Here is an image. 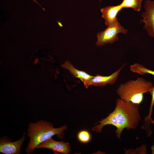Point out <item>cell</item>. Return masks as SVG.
<instances>
[{"instance_id": "5b68a950", "label": "cell", "mask_w": 154, "mask_h": 154, "mask_svg": "<svg viewBox=\"0 0 154 154\" xmlns=\"http://www.w3.org/2000/svg\"><path fill=\"white\" fill-rule=\"evenodd\" d=\"M143 7L145 11L141 15L143 18L141 21L145 23L143 28L147 30L149 35L154 37V1H145Z\"/></svg>"}, {"instance_id": "e0dca14e", "label": "cell", "mask_w": 154, "mask_h": 154, "mask_svg": "<svg viewBox=\"0 0 154 154\" xmlns=\"http://www.w3.org/2000/svg\"><path fill=\"white\" fill-rule=\"evenodd\" d=\"M151 123L154 124V120L153 119L151 118Z\"/></svg>"}, {"instance_id": "8fae6325", "label": "cell", "mask_w": 154, "mask_h": 154, "mask_svg": "<svg viewBox=\"0 0 154 154\" xmlns=\"http://www.w3.org/2000/svg\"><path fill=\"white\" fill-rule=\"evenodd\" d=\"M149 92L151 96V101L149 109V113L148 115L145 117V122L142 126L145 129L147 130L151 129L150 127L151 120L152 118L151 116L154 105V85H153L151 88Z\"/></svg>"}, {"instance_id": "7a4b0ae2", "label": "cell", "mask_w": 154, "mask_h": 154, "mask_svg": "<svg viewBox=\"0 0 154 154\" xmlns=\"http://www.w3.org/2000/svg\"><path fill=\"white\" fill-rule=\"evenodd\" d=\"M67 128V126L66 125L55 128L50 122L42 120L36 123H30L28 125L27 134L30 140L26 148V152L27 154L32 153L39 144L54 135H57L59 139L63 138L64 131Z\"/></svg>"}, {"instance_id": "8992f818", "label": "cell", "mask_w": 154, "mask_h": 154, "mask_svg": "<svg viewBox=\"0 0 154 154\" xmlns=\"http://www.w3.org/2000/svg\"><path fill=\"white\" fill-rule=\"evenodd\" d=\"M25 133L20 139L12 142L7 137L1 138L0 140V152L5 154H19L21 148L25 140Z\"/></svg>"}, {"instance_id": "3957f363", "label": "cell", "mask_w": 154, "mask_h": 154, "mask_svg": "<svg viewBox=\"0 0 154 154\" xmlns=\"http://www.w3.org/2000/svg\"><path fill=\"white\" fill-rule=\"evenodd\" d=\"M153 85L151 82L138 78L120 84L116 92L119 98L139 105L143 101L144 94L149 92Z\"/></svg>"}, {"instance_id": "9a60e30c", "label": "cell", "mask_w": 154, "mask_h": 154, "mask_svg": "<svg viewBox=\"0 0 154 154\" xmlns=\"http://www.w3.org/2000/svg\"><path fill=\"white\" fill-rule=\"evenodd\" d=\"M147 148L146 145H143L140 147L135 150L128 149L125 151V154H147Z\"/></svg>"}, {"instance_id": "ac0fdd59", "label": "cell", "mask_w": 154, "mask_h": 154, "mask_svg": "<svg viewBox=\"0 0 154 154\" xmlns=\"http://www.w3.org/2000/svg\"><path fill=\"white\" fill-rule=\"evenodd\" d=\"M33 1L34 2H36L37 4L39 5L41 7H42L39 4L38 2H37L35 0H33Z\"/></svg>"}, {"instance_id": "52a82bcc", "label": "cell", "mask_w": 154, "mask_h": 154, "mask_svg": "<svg viewBox=\"0 0 154 154\" xmlns=\"http://www.w3.org/2000/svg\"><path fill=\"white\" fill-rule=\"evenodd\" d=\"M125 64L126 63L124 64L118 70L110 75L103 76L98 74L93 76L89 82L88 87L92 85L101 87L105 86L108 84H113L116 82L121 71Z\"/></svg>"}, {"instance_id": "7c38bea8", "label": "cell", "mask_w": 154, "mask_h": 154, "mask_svg": "<svg viewBox=\"0 0 154 154\" xmlns=\"http://www.w3.org/2000/svg\"><path fill=\"white\" fill-rule=\"evenodd\" d=\"M130 69L133 72L138 73L141 75L148 74L154 76V71L148 69L139 63H135L131 65Z\"/></svg>"}, {"instance_id": "277c9868", "label": "cell", "mask_w": 154, "mask_h": 154, "mask_svg": "<svg viewBox=\"0 0 154 154\" xmlns=\"http://www.w3.org/2000/svg\"><path fill=\"white\" fill-rule=\"evenodd\" d=\"M127 31V30L125 29L121 25L117 19L104 31L98 33L96 45L100 46L106 44H112L118 40V33H121L125 34Z\"/></svg>"}, {"instance_id": "30bf717a", "label": "cell", "mask_w": 154, "mask_h": 154, "mask_svg": "<svg viewBox=\"0 0 154 154\" xmlns=\"http://www.w3.org/2000/svg\"><path fill=\"white\" fill-rule=\"evenodd\" d=\"M61 66L63 68L68 70L74 77L79 79L83 82L86 88H88L89 82L93 76L84 71L77 69L68 60L66 61Z\"/></svg>"}, {"instance_id": "2e32d148", "label": "cell", "mask_w": 154, "mask_h": 154, "mask_svg": "<svg viewBox=\"0 0 154 154\" xmlns=\"http://www.w3.org/2000/svg\"><path fill=\"white\" fill-rule=\"evenodd\" d=\"M151 154H154V143L151 147Z\"/></svg>"}, {"instance_id": "4fadbf2b", "label": "cell", "mask_w": 154, "mask_h": 154, "mask_svg": "<svg viewBox=\"0 0 154 154\" xmlns=\"http://www.w3.org/2000/svg\"><path fill=\"white\" fill-rule=\"evenodd\" d=\"M143 0H123L120 4L122 8H131L135 11L140 10Z\"/></svg>"}, {"instance_id": "5bb4252c", "label": "cell", "mask_w": 154, "mask_h": 154, "mask_svg": "<svg viewBox=\"0 0 154 154\" xmlns=\"http://www.w3.org/2000/svg\"><path fill=\"white\" fill-rule=\"evenodd\" d=\"M77 138L80 142L85 143L90 141L91 136L88 131L86 130H82L78 133Z\"/></svg>"}, {"instance_id": "9c48e42d", "label": "cell", "mask_w": 154, "mask_h": 154, "mask_svg": "<svg viewBox=\"0 0 154 154\" xmlns=\"http://www.w3.org/2000/svg\"><path fill=\"white\" fill-rule=\"evenodd\" d=\"M120 5L109 6L101 9L102 17L105 21V23L108 27L113 23L117 19V16L119 12L123 9Z\"/></svg>"}, {"instance_id": "6da1fadb", "label": "cell", "mask_w": 154, "mask_h": 154, "mask_svg": "<svg viewBox=\"0 0 154 154\" xmlns=\"http://www.w3.org/2000/svg\"><path fill=\"white\" fill-rule=\"evenodd\" d=\"M139 106L118 98L114 110L105 118L95 123L98 124L92 127V131L101 133L104 126L112 125L116 128V137L121 140V134L124 129H135L138 126L141 120Z\"/></svg>"}, {"instance_id": "ba28073f", "label": "cell", "mask_w": 154, "mask_h": 154, "mask_svg": "<svg viewBox=\"0 0 154 154\" xmlns=\"http://www.w3.org/2000/svg\"><path fill=\"white\" fill-rule=\"evenodd\" d=\"M42 148L50 149L56 153L68 154L71 151L68 143L62 141H56L52 137L39 144L36 149Z\"/></svg>"}]
</instances>
